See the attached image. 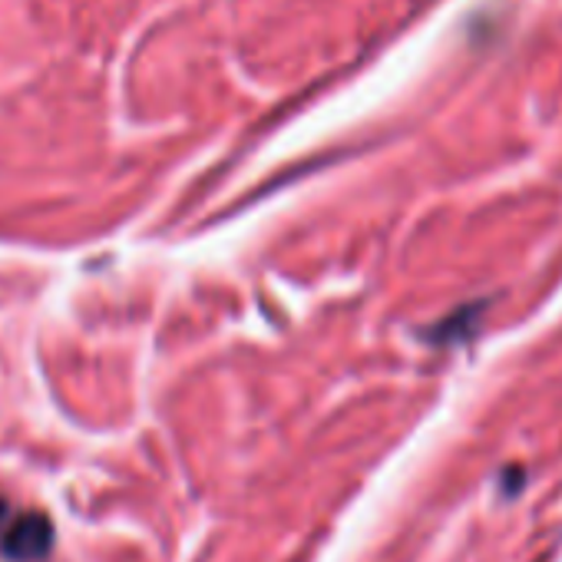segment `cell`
Returning a JSON list of instances; mask_svg holds the SVG:
<instances>
[{"label": "cell", "instance_id": "1", "mask_svg": "<svg viewBox=\"0 0 562 562\" xmlns=\"http://www.w3.org/2000/svg\"><path fill=\"white\" fill-rule=\"evenodd\" d=\"M0 532V549L14 559H37L50 549V522L41 513H18Z\"/></svg>", "mask_w": 562, "mask_h": 562}]
</instances>
